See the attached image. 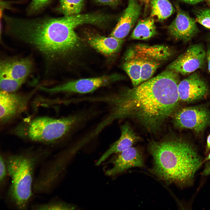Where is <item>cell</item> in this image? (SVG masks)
Wrapping results in <instances>:
<instances>
[{
    "label": "cell",
    "mask_w": 210,
    "mask_h": 210,
    "mask_svg": "<svg viewBox=\"0 0 210 210\" xmlns=\"http://www.w3.org/2000/svg\"><path fill=\"white\" fill-rule=\"evenodd\" d=\"M174 53L173 49L165 45L140 43L130 49L127 53V58L161 62L170 58Z\"/></svg>",
    "instance_id": "obj_13"
},
{
    "label": "cell",
    "mask_w": 210,
    "mask_h": 210,
    "mask_svg": "<svg viewBox=\"0 0 210 210\" xmlns=\"http://www.w3.org/2000/svg\"><path fill=\"white\" fill-rule=\"evenodd\" d=\"M101 5L114 7L116 6L121 0H94Z\"/></svg>",
    "instance_id": "obj_26"
},
{
    "label": "cell",
    "mask_w": 210,
    "mask_h": 210,
    "mask_svg": "<svg viewBox=\"0 0 210 210\" xmlns=\"http://www.w3.org/2000/svg\"><path fill=\"white\" fill-rule=\"evenodd\" d=\"M180 101L194 102L205 98L209 89L205 81L196 72H193L187 78L180 81L178 86Z\"/></svg>",
    "instance_id": "obj_11"
},
{
    "label": "cell",
    "mask_w": 210,
    "mask_h": 210,
    "mask_svg": "<svg viewBox=\"0 0 210 210\" xmlns=\"http://www.w3.org/2000/svg\"><path fill=\"white\" fill-rule=\"evenodd\" d=\"M34 208L38 210H72L75 207L67 203L57 202L37 205Z\"/></svg>",
    "instance_id": "obj_23"
},
{
    "label": "cell",
    "mask_w": 210,
    "mask_h": 210,
    "mask_svg": "<svg viewBox=\"0 0 210 210\" xmlns=\"http://www.w3.org/2000/svg\"><path fill=\"white\" fill-rule=\"evenodd\" d=\"M6 32L39 52L49 64L67 66L79 48L80 40L75 31L85 24L95 25L94 13L60 18L25 19L4 16Z\"/></svg>",
    "instance_id": "obj_2"
},
{
    "label": "cell",
    "mask_w": 210,
    "mask_h": 210,
    "mask_svg": "<svg viewBox=\"0 0 210 210\" xmlns=\"http://www.w3.org/2000/svg\"><path fill=\"white\" fill-rule=\"evenodd\" d=\"M210 160V153L209 154L207 157L204 160H203V162H205L209 160Z\"/></svg>",
    "instance_id": "obj_34"
},
{
    "label": "cell",
    "mask_w": 210,
    "mask_h": 210,
    "mask_svg": "<svg viewBox=\"0 0 210 210\" xmlns=\"http://www.w3.org/2000/svg\"><path fill=\"white\" fill-rule=\"evenodd\" d=\"M204 12L210 15V9H207L202 10Z\"/></svg>",
    "instance_id": "obj_33"
},
{
    "label": "cell",
    "mask_w": 210,
    "mask_h": 210,
    "mask_svg": "<svg viewBox=\"0 0 210 210\" xmlns=\"http://www.w3.org/2000/svg\"><path fill=\"white\" fill-rule=\"evenodd\" d=\"M202 174L204 176L210 174V161H207L205 163L204 169Z\"/></svg>",
    "instance_id": "obj_28"
},
{
    "label": "cell",
    "mask_w": 210,
    "mask_h": 210,
    "mask_svg": "<svg viewBox=\"0 0 210 210\" xmlns=\"http://www.w3.org/2000/svg\"></svg>",
    "instance_id": "obj_36"
},
{
    "label": "cell",
    "mask_w": 210,
    "mask_h": 210,
    "mask_svg": "<svg viewBox=\"0 0 210 210\" xmlns=\"http://www.w3.org/2000/svg\"><path fill=\"white\" fill-rule=\"evenodd\" d=\"M148 148L153 158L152 172L166 183L181 188L191 185L203 163L193 144L183 138L152 141Z\"/></svg>",
    "instance_id": "obj_3"
},
{
    "label": "cell",
    "mask_w": 210,
    "mask_h": 210,
    "mask_svg": "<svg viewBox=\"0 0 210 210\" xmlns=\"http://www.w3.org/2000/svg\"><path fill=\"white\" fill-rule=\"evenodd\" d=\"M206 59L208 64V69L210 72V46L208 47L206 52Z\"/></svg>",
    "instance_id": "obj_29"
},
{
    "label": "cell",
    "mask_w": 210,
    "mask_h": 210,
    "mask_svg": "<svg viewBox=\"0 0 210 210\" xmlns=\"http://www.w3.org/2000/svg\"><path fill=\"white\" fill-rule=\"evenodd\" d=\"M176 7V17L167 26L168 32L175 39L187 42L197 33L198 29L196 21L181 10L177 5Z\"/></svg>",
    "instance_id": "obj_12"
},
{
    "label": "cell",
    "mask_w": 210,
    "mask_h": 210,
    "mask_svg": "<svg viewBox=\"0 0 210 210\" xmlns=\"http://www.w3.org/2000/svg\"><path fill=\"white\" fill-rule=\"evenodd\" d=\"M144 4L146 7H147L150 0H140Z\"/></svg>",
    "instance_id": "obj_32"
},
{
    "label": "cell",
    "mask_w": 210,
    "mask_h": 210,
    "mask_svg": "<svg viewBox=\"0 0 210 210\" xmlns=\"http://www.w3.org/2000/svg\"><path fill=\"white\" fill-rule=\"evenodd\" d=\"M13 2L0 0V41L1 40V19L4 11L6 9L12 10V5Z\"/></svg>",
    "instance_id": "obj_25"
},
{
    "label": "cell",
    "mask_w": 210,
    "mask_h": 210,
    "mask_svg": "<svg viewBox=\"0 0 210 210\" xmlns=\"http://www.w3.org/2000/svg\"><path fill=\"white\" fill-rule=\"evenodd\" d=\"M84 1V0H60L56 10L64 16L79 14L83 7Z\"/></svg>",
    "instance_id": "obj_20"
},
{
    "label": "cell",
    "mask_w": 210,
    "mask_h": 210,
    "mask_svg": "<svg viewBox=\"0 0 210 210\" xmlns=\"http://www.w3.org/2000/svg\"><path fill=\"white\" fill-rule=\"evenodd\" d=\"M6 168L4 160L0 155V183L4 179L6 175Z\"/></svg>",
    "instance_id": "obj_27"
},
{
    "label": "cell",
    "mask_w": 210,
    "mask_h": 210,
    "mask_svg": "<svg viewBox=\"0 0 210 210\" xmlns=\"http://www.w3.org/2000/svg\"><path fill=\"white\" fill-rule=\"evenodd\" d=\"M185 2L191 4H195L201 2L204 0H180Z\"/></svg>",
    "instance_id": "obj_30"
},
{
    "label": "cell",
    "mask_w": 210,
    "mask_h": 210,
    "mask_svg": "<svg viewBox=\"0 0 210 210\" xmlns=\"http://www.w3.org/2000/svg\"><path fill=\"white\" fill-rule=\"evenodd\" d=\"M121 135L119 138L113 143L102 155L96 163L99 165L109 156L124 150L130 147L139 139L130 125L125 123L120 127Z\"/></svg>",
    "instance_id": "obj_16"
},
{
    "label": "cell",
    "mask_w": 210,
    "mask_h": 210,
    "mask_svg": "<svg viewBox=\"0 0 210 210\" xmlns=\"http://www.w3.org/2000/svg\"><path fill=\"white\" fill-rule=\"evenodd\" d=\"M87 39L88 42L92 47L107 56L112 55L118 52L124 42V39L94 34L88 35Z\"/></svg>",
    "instance_id": "obj_17"
},
{
    "label": "cell",
    "mask_w": 210,
    "mask_h": 210,
    "mask_svg": "<svg viewBox=\"0 0 210 210\" xmlns=\"http://www.w3.org/2000/svg\"><path fill=\"white\" fill-rule=\"evenodd\" d=\"M150 17L162 22L169 17L175 11L169 0H150Z\"/></svg>",
    "instance_id": "obj_19"
},
{
    "label": "cell",
    "mask_w": 210,
    "mask_h": 210,
    "mask_svg": "<svg viewBox=\"0 0 210 210\" xmlns=\"http://www.w3.org/2000/svg\"><path fill=\"white\" fill-rule=\"evenodd\" d=\"M51 0H32L27 9L29 14L37 13L49 4Z\"/></svg>",
    "instance_id": "obj_24"
},
{
    "label": "cell",
    "mask_w": 210,
    "mask_h": 210,
    "mask_svg": "<svg viewBox=\"0 0 210 210\" xmlns=\"http://www.w3.org/2000/svg\"><path fill=\"white\" fill-rule=\"evenodd\" d=\"M142 61L136 58L127 59L123 68L130 78L134 87L140 84Z\"/></svg>",
    "instance_id": "obj_21"
},
{
    "label": "cell",
    "mask_w": 210,
    "mask_h": 210,
    "mask_svg": "<svg viewBox=\"0 0 210 210\" xmlns=\"http://www.w3.org/2000/svg\"><path fill=\"white\" fill-rule=\"evenodd\" d=\"M141 5L137 0H128L127 6L110 36L124 39L134 26L140 14Z\"/></svg>",
    "instance_id": "obj_15"
},
{
    "label": "cell",
    "mask_w": 210,
    "mask_h": 210,
    "mask_svg": "<svg viewBox=\"0 0 210 210\" xmlns=\"http://www.w3.org/2000/svg\"><path fill=\"white\" fill-rule=\"evenodd\" d=\"M33 63L30 58L9 57L0 59V76L12 83L25 81Z\"/></svg>",
    "instance_id": "obj_10"
},
{
    "label": "cell",
    "mask_w": 210,
    "mask_h": 210,
    "mask_svg": "<svg viewBox=\"0 0 210 210\" xmlns=\"http://www.w3.org/2000/svg\"><path fill=\"white\" fill-rule=\"evenodd\" d=\"M110 162L113 166L106 172L108 176H115L132 167H142L144 165L142 152L138 148L132 146L117 153Z\"/></svg>",
    "instance_id": "obj_14"
},
{
    "label": "cell",
    "mask_w": 210,
    "mask_h": 210,
    "mask_svg": "<svg viewBox=\"0 0 210 210\" xmlns=\"http://www.w3.org/2000/svg\"><path fill=\"white\" fill-rule=\"evenodd\" d=\"M179 74L166 69L137 86L102 97L107 105L106 122L134 119L150 132L158 130L176 112L179 100Z\"/></svg>",
    "instance_id": "obj_1"
},
{
    "label": "cell",
    "mask_w": 210,
    "mask_h": 210,
    "mask_svg": "<svg viewBox=\"0 0 210 210\" xmlns=\"http://www.w3.org/2000/svg\"><path fill=\"white\" fill-rule=\"evenodd\" d=\"M176 112L174 123L178 128L190 129L198 133L210 126V111L205 107H186Z\"/></svg>",
    "instance_id": "obj_6"
},
{
    "label": "cell",
    "mask_w": 210,
    "mask_h": 210,
    "mask_svg": "<svg viewBox=\"0 0 210 210\" xmlns=\"http://www.w3.org/2000/svg\"><path fill=\"white\" fill-rule=\"evenodd\" d=\"M210 150V134L208 137L207 140V150Z\"/></svg>",
    "instance_id": "obj_31"
},
{
    "label": "cell",
    "mask_w": 210,
    "mask_h": 210,
    "mask_svg": "<svg viewBox=\"0 0 210 210\" xmlns=\"http://www.w3.org/2000/svg\"><path fill=\"white\" fill-rule=\"evenodd\" d=\"M28 96L0 90V127L9 123L26 109Z\"/></svg>",
    "instance_id": "obj_9"
},
{
    "label": "cell",
    "mask_w": 210,
    "mask_h": 210,
    "mask_svg": "<svg viewBox=\"0 0 210 210\" xmlns=\"http://www.w3.org/2000/svg\"><path fill=\"white\" fill-rule=\"evenodd\" d=\"M119 75L113 74L102 76L73 80L51 88L40 87V89L46 92L54 93L60 92H74L81 94L93 92L101 87L121 79Z\"/></svg>",
    "instance_id": "obj_7"
},
{
    "label": "cell",
    "mask_w": 210,
    "mask_h": 210,
    "mask_svg": "<svg viewBox=\"0 0 210 210\" xmlns=\"http://www.w3.org/2000/svg\"><path fill=\"white\" fill-rule=\"evenodd\" d=\"M157 34L154 20L150 17L139 21L130 38L131 39L146 40L154 37Z\"/></svg>",
    "instance_id": "obj_18"
},
{
    "label": "cell",
    "mask_w": 210,
    "mask_h": 210,
    "mask_svg": "<svg viewBox=\"0 0 210 210\" xmlns=\"http://www.w3.org/2000/svg\"><path fill=\"white\" fill-rule=\"evenodd\" d=\"M206 52L200 44L190 46L167 66V70L185 75L193 73L204 65Z\"/></svg>",
    "instance_id": "obj_8"
},
{
    "label": "cell",
    "mask_w": 210,
    "mask_h": 210,
    "mask_svg": "<svg viewBox=\"0 0 210 210\" xmlns=\"http://www.w3.org/2000/svg\"><path fill=\"white\" fill-rule=\"evenodd\" d=\"M140 82L141 84L149 79L161 65V62L141 60Z\"/></svg>",
    "instance_id": "obj_22"
},
{
    "label": "cell",
    "mask_w": 210,
    "mask_h": 210,
    "mask_svg": "<svg viewBox=\"0 0 210 210\" xmlns=\"http://www.w3.org/2000/svg\"><path fill=\"white\" fill-rule=\"evenodd\" d=\"M40 157L30 153L12 156L7 161V169L11 180L10 195L19 209H26L32 195L34 172Z\"/></svg>",
    "instance_id": "obj_5"
},
{
    "label": "cell",
    "mask_w": 210,
    "mask_h": 210,
    "mask_svg": "<svg viewBox=\"0 0 210 210\" xmlns=\"http://www.w3.org/2000/svg\"><path fill=\"white\" fill-rule=\"evenodd\" d=\"M206 2H207L208 4L210 5V0H206Z\"/></svg>",
    "instance_id": "obj_35"
},
{
    "label": "cell",
    "mask_w": 210,
    "mask_h": 210,
    "mask_svg": "<svg viewBox=\"0 0 210 210\" xmlns=\"http://www.w3.org/2000/svg\"><path fill=\"white\" fill-rule=\"evenodd\" d=\"M82 113L60 118L38 117L27 122L23 121L13 130L20 138L37 142H56L69 135L85 118Z\"/></svg>",
    "instance_id": "obj_4"
}]
</instances>
